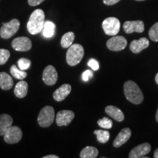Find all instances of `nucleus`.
I'll return each instance as SVG.
<instances>
[{"mask_svg":"<svg viewBox=\"0 0 158 158\" xmlns=\"http://www.w3.org/2000/svg\"><path fill=\"white\" fill-rule=\"evenodd\" d=\"M45 13L41 9H37L31 13L27 23V29L31 35H37L43 30L45 24Z\"/></svg>","mask_w":158,"mask_h":158,"instance_id":"f257e3e1","label":"nucleus"},{"mask_svg":"<svg viewBox=\"0 0 158 158\" xmlns=\"http://www.w3.org/2000/svg\"><path fill=\"white\" fill-rule=\"evenodd\" d=\"M124 93L127 100L132 103L138 105L143 102V92L137 84L133 81H127L124 83Z\"/></svg>","mask_w":158,"mask_h":158,"instance_id":"f03ea898","label":"nucleus"},{"mask_svg":"<svg viewBox=\"0 0 158 158\" xmlns=\"http://www.w3.org/2000/svg\"><path fill=\"white\" fill-rule=\"evenodd\" d=\"M84 55V49L81 45L72 44L68 48L66 54L67 63L70 66H76L82 60Z\"/></svg>","mask_w":158,"mask_h":158,"instance_id":"7ed1b4c3","label":"nucleus"},{"mask_svg":"<svg viewBox=\"0 0 158 158\" xmlns=\"http://www.w3.org/2000/svg\"><path fill=\"white\" fill-rule=\"evenodd\" d=\"M55 112L54 108L47 106L43 108L40 112L37 117V122L40 127H48L53 124Z\"/></svg>","mask_w":158,"mask_h":158,"instance_id":"20e7f679","label":"nucleus"},{"mask_svg":"<svg viewBox=\"0 0 158 158\" xmlns=\"http://www.w3.org/2000/svg\"><path fill=\"white\" fill-rule=\"evenodd\" d=\"M20 22L16 19H12L9 22L3 23L0 29V37L3 39H9L19 31Z\"/></svg>","mask_w":158,"mask_h":158,"instance_id":"39448f33","label":"nucleus"},{"mask_svg":"<svg viewBox=\"0 0 158 158\" xmlns=\"http://www.w3.org/2000/svg\"><path fill=\"white\" fill-rule=\"evenodd\" d=\"M102 27L106 35L110 36H115L117 35L119 31L120 21L116 18H107L102 22Z\"/></svg>","mask_w":158,"mask_h":158,"instance_id":"423d86ee","label":"nucleus"},{"mask_svg":"<svg viewBox=\"0 0 158 158\" xmlns=\"http://www.w3.org/2000/svg\"><path fill=\"white\" fill-rule=\"evenodd\" d=\"M22 130L17 126H11L4 135V140L7 143H16L22 138Z\"/></svg>","mask_w":158,"mask_h":158,"instance_id":"0eeeda50","label":"nucleus"},{"mask_svg":"<svg viewBox=\"0 0 158 158\" xmlns=\"http://www.w3.org/2000/svg\"><path fill=\"white\" fill-rule=\"evenodd\" d=\"M127 45V40L122 36L115 35L110 38L106 43L107 48L112 51H120L124 50Z\"/></svg>","mask_w":158,"mask_h":158,"instance_id":"6e6552de","label":"nucleus"},{"mask_svg":"<svg viewBox=\"0 0 158 158\" xmlns=\"http://www.w3.org/2000/svg\"><path fill=\"white\" fill-rule=\"evenodd\" d=\"M75 117L73 111L70 110H62L59 111L56 116V123L59 127L68 126Z\"/></svg>","mask_w":158,"mask_h":158,"instance_id":"1a4fd4ad","label":"nucleus"},{"mask_svg":"<svg viewBox=\"0 0 158 158\" xmlns=\"http://www.w3.org/2000/svg\"><path fill=\"white\" fill-rule=\"evenodd\" d=\"M58 79V73L56 69L52 65H48L44 69L43 73V81L46 85H54Z\"/></svg>","mask_w":158,"mask_h":158,"instance_id":"9d476101","label":"nucleus"},{"mask_svg":"<svg viewBox=\"0 0 158 158\" xmlns=\"http://www.w3.org/2000/svg\"><path fill=\"white\" fill-rule=\"evenodd\" d=\"M32 46L31 40L27 37H16L12 42V47L17 51H27Z\"/></svg>","mask_w":158,"mask_h":158,"instance_id":"9b49d317","label":"nucleus"},{"mask_svg":"<svg viewBox=\"0 0 158 158\" xmlns=\"http://www.w3.org/2000/svg\"><path fill=\"white\" fill-rule=\"evenodd\" d=\"M123 29L127 34L133 32L142 33L144 31V23L142 21H125L123 24Z\"/></svg>","mask_w":158,"mask_h":158,"instance_id":"f8f14e48","label":"nucleus"},{"mask_svg":"<svg viewBox=\"0 0 158 158\" xmlns=\"http://www.w3.org/2000/svg\"><path fill=\"white\" fill-rule=\"evenodd\" d=\"M151 151V145L149 143H143L133 148L129 154L130 158L143 157Z\"/></svg>","mask_w":158,"mask_h":158,"instance_id":"ddd939ff","label":"nucleus"},{"mask_svg":"<svg viewBox=\"0 0 158 158\" xmlns=\"http://www.w3.org/2000/svg\"><path fill=\"white\" fill-rule=\"evenodd\" d=\"M149 45V40L146 37H141L137 40H133L130 45V49L134 54H138L148 48Z\"/></svg>","mask_w":158,"mask_h":158,"instance_id":"4468645a","label":"nucleus"},{"mask_svg":"<svg viewBox=\"0 0 158 158\" xmlns=\"http://www.w3.org/2000/svg\"><path fill=\"white\" fill-rule=\"evenodd\" d=\"M131 134L132 132L130 128L126 127L122 129L121 131L119 132V133L118 134V135L116 136L115 140H114L113 142L114 147L118 148L123 145L124 143H125L126 142L130 139Z\"/></svg>","mask_w":158,"mask_h":158,"instance_id":"2eb2a0df","label":"nucleus"},{"mask_svg":"<svg viewBox=\"0 0 158 158\" xmlns=\"http://www.w3.org/2000/svg\"><path fill=\"white\" fill-rule=\"evenodd\" d=\"M71 89L72 88H71L70 84H62L60 87L57 89L54 92V94H53L54 99L57 102L63 101L70 94L71 92Z\"/></svg>","mask_w":158,"mask_h":158,"instance_id":"dca6fc26","label":"nucleus"},{"mask_svg":"<svg viewBox=\"0 0 158 158\" xmlns=\"http://www.w3.org/2000/svg\"><path fill=\"white\" fill-rule=\"evenodd\" d=\"M105 111L108 116L117 122H122L124 119L123 112L119 108L114 106H108L105 108Z\"/></svg>","mask_w":158,"mask_h":158,"instance_id":"f3484780","label":"nucleus"},{"mask_svg":"<svg viewBox=\"0 0 158 158\" xmlns=\"http://www.w3.org/2000/svg\"><path fill=\"white\" fill-rule=\"evenodd\" d=\"M13 118L8 114H3L0 115V135H4L7 129L12 126Z\"/></svg>","mask_w":158,"mask_h":158,"instance_id":"a211bd4d","label":"nucleus"},{"mask_svg":"<svg viewBox=\"0 0 158 158\" xmlns=\"http://www.w3.org/2000/svg\"><path fill=\"white\" fill-rule=\"evenodd\" d=\"M13 86L11 76L5 72L0 73V88L3 90H10Z\"/></svg>","mask_w":158,"mask_h":158,"instance_id":"6ab92c4d","label":"nucleus"},{"mask_svg":"<svg viewBox=\"0 0 158 158\" xmlns=\"http://www.w3.org/2000/svg\"><path fill=\"white\" fill-rule=\"evenodd\" d=\"M28 92V84L24 81H21L15 85L14 94L19 98H23Z\"/></svg>","mask_w":158,"mask_h":158,"instance_id":"aec40b11","label":"nucleus"},{"mask_svg":"<svg viewBox=\"0 0 158 158\" xmlns=\"http://www.w3.org/2000/svg\"><path fill=\"white\" fill-rule=\"evenodd\" d=\"M98 150L93 147H86L81 150L80 157L81 158H95L98 155Z\"/></svg>","mask_w":158,"mask_h":158,"instance_id":"412c9836","label":"nucleus"},{"mask_svg":"<svg viewBox=\"0 0 158 158\" xmlns=\"http://www.w3.org/2000/svg\"><path fill=\"white\" fill-rule=\"evenodd\" d=\"M75 39V34L73 31H68L63 35L61 39V45L62 48H68L73 44Z\"/></svg>","mask_w":158,"mask_h":158,"instance_id":"4be33fe9","label":"nucleus"},{"mask_svg":"<svg viewBox=\"0 0 158 158\" xmlns=\"http://www.w3.org/2000/svg\"><path fill=\"white\" fill-rule=\"evenodd\" d=\"M55 24L51 21H45L44 27L43 28V36L46 38H50V37H53L55 32Z\"/></svg>","mask_w":158,"mask_h":158,"instance_id":"5701e85b","label":"nucleus"},{"mask_svg":"<svg viewBox=\"0 0 158 158\" xmlns=\"http://www.w3.org/2000/svg\"><path fill=\"white\" fill-rule=\"evenodd\" d=\"M94 133L97 135L98 141L101 143H106L110 138V133L108 130H96L94 131Z\"/></svg>","mask_w":158,"mask_h":158,"instance_id":"b1692460","label":"nucleus"},{"mask_svg":"<svg viewBox=\"0 0 158 158\" xmlns=\"http://www.w3.org/2000/svg\"><path fill=\"white\" fill-rule=\"evenodd\" d=\"M10 73L15 78L19 79V80L24 79L27 76V73L24 70H21V69H19V68H17L16 65L15 64L12 65L11 66Z\"/></svg>","mask_w":158,"mask_h":158,"instance_id":"393cba45","label":"nucleus"},{"mask_svg":"<svg viewBox=\"0 0 158 158\" xmlns=\"http://www.w3.org/2000/svg\"><path fill=\"white\" fill-rule=\"evenodd\" d=\"M98 124L100 127H101L103 129H110L113 127V122L109 118L103 117L102 118H100L98 121Z\"/></svg>","mask_w":158,"mask_h":158,"instance_id":"a878e982","label":"nucleus"},{"mask_svg":"<svg viewBox=\"0 0 158 158\" xmlns=\"http://www.w3.org/2000/svg\"><path fill=\"white\" fill-rule=\"evenodd\" d=\"M149 36L154 42H158V22L155 23L149 29Z\"/></svg>","mask_w":158,"mask_h":158,"instance_id":"bb28decb","label":"nucleus"},{"mask_svg":"<svg viewBox=\"0 0 158 158\" xmlns=\"http://www.w3.org/2000/svg\"><path fill=\"white\" fill-rule=\"evenodd\" d=\"M10 56V53L7 49H0V65L5 64Z\"/></svg>","mask_w":158,"mask_h":158,"instance_id":"cd10ccee","label":"nucleus"},{"mask_svg":"<svg viewBox=\"0 0 158 158\" xmlns=\"http://www.w3.org/2000/svg\"><path fill=\"white\" fill-rule=\"evenodd\" d=\"M31 65V61L28 59L21 58L18 61V66L19 68L22 70H26L29 68Z\"/></svg>","mask_w":158,"mask_h":158,"instance_id":"c85d7f7f","label":"nucleus"},{"mask_svg":"<svg viewBox=\"0 0 158 158\" xmlns=\"http://www.w3.org/2000/svg\"><path fill=\"white\" fill-rule=\"evenodd\" d=\"M88 66L90 67L92 70L94 71L98 70L99 69V63L96 59H91L88 62Z\"/></svg>","mask_w":158,"mask_h":158,"instance_id":"c756f323","label":"nucleus"},{"mask_svg":"<svg viewBox=\"0 0 158 158\" xmlns=\"http://www.w3.org/2000/svg\"><path fill=\"white\" fill-rule=\"evenodd\" d=\"M93 77V73L89 70H87L84 71L82 74V79L84 81H88L90 78H92Z\"/></svg>","mask_w":158,"mask_h":158,"instance_id":"7c9ffc66","label":"nucleus"},{"mask_svg":"<svg viewBox=\"0 0 158 158\" xmlns=\"http://www.w3.org/2000/svg\"><path fill=\"white\" fill-rule=\"evenodd\" d=\"M45 0H28V3L30 6H32V7H35V6L39 5L40 4L43 2Z\"/></svg>","mask_w":158,"mask_h":158,"instance_id":"2f4dec72","label":"nucleus"},{"mask_svg":"<svg viewBox=\"0 0 158 158\" xmlns=\"http://www.w3.org/2000/svg\"><path fill=\"white\" fill-rule=\"evenodd\" d=\"M103 1V3L105 5H115L118 2L120 1V0H102Z\"/></svg>","mask_w":158,"mask_h":158,"instance_id":"473e14b6","label":"nucleus"},{"mask_svg":"<svg viewBox=\"0 0 158 158\" xmlns=\"http://www.w3.org/2000/svg\"><path fill=\"white\" fill-rule=\"evenodd\" d=\"M43 158H59V157L57 155H50L44 156Z\"/></svg>","mask_w":158,"mask_h":158,"instance_id":"72a5a7b5","label":"nucleus"},{"mask_svg":"<svg viewBox=\"0 0 158 158\" xmlns=\"http://www.w3.org/2000/svg\"><path fill=\"white\" fill-rule=\"evenodd\" d=\"M154 157L158 158V148L155 150V152H154Z\"/></svg>","mask_w":158,"mask_h":158,"instance_id":"f704fd0d","label":"nucleus"},{"mask_svg":"<svg viewBox=\"0 0 158 158\" xmlns=\"http://www.w3.org/2000/svg\"><path fill=\"white\" fill-rule=\"evenodd\" d=\"M155 81H156V83H157V84L158 85V73L155 76Z\"/></svg>","mask_w":158,"mask_h":158,"instance_id":"c9c22d12","label":"nucleus"},{"mask_svg":"<svg viewBox=\"0 0 158 158\" xmlns=\"http://www.w3.org/2000/svg\"><path fill=\"white\" fill-rule=\"evenodd\" d=\"M156 121L158 122V108L157 110V113H156Z\"/></svg>","mask_w":158,"mask_h":158,"instance_id":"e433bc0d","label":"nucleus"},{"mask_svg":"<svg viewBox=\"0 0 158 158\" xmlns=\"http://www.w3.org/2000/svg\"><path fill=\"white\" fill-rule=\"evenodd\" d=\"M135 1H144V0H135Z\"/></svg>","mask_w":158,"mask_h":158,"instance_id":"4c0bfd02","label":"nucleus"}]
</instances>
